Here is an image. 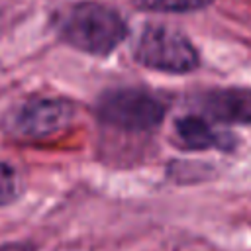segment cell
Wrapping results in <instances>:
<instances>
[{
	"label": "cell",
	"instance_id": "cell-1",
	"mask_svg": "<svg viewBox=\"0 0 251 251\" xmlns=\"http://www.w3.org/2000/svg\"><path fill=\"white\" fill-rule=\"evenodd\" d=\"M59 37L88 55H110L127 35L124 18L98 2H80L71 6L57 24Z\"/></svg>",
	"mask_w": 251,
	"mask_h": 251
},
{
	"label": "cell",
	"instance_id": "cell-2",
	"mask_svg": "<svg viewBox=\"0 0 251 251\" xmlns=\"http://www.w3.org/2000/svg\"><path fill=\"white\" fill-rule=\"evenodd\" d=\"M76 118V108L67 98L35 96L16 104L4 118V131L22 141H41L67 131Z\"/></svg>",
	"mask_w": 251,
	"mask_h": 251
},
{
	"label": "cell",
	"instance_id": "cell-3",
	"mask_svg": "<svg viewBox=\"0 0 251 251\" xmlns=\"http://www.w3.org/2000/svg\"><path fill=\"white\" fill-rule=\"evenodd\" d=\"M167 106L149 90L139 86L108 88L96 100V116L106 126L126 131H147L165 118Z\"/></svg>",
	"mask_w": 251,
	"mask_h": 251
},
{
	"label": "cell",
	"instance_id": "cell-4",
	"mask_svg": "<svg viewBox=\"0 0 251 251\" xmlns=\"http://www.w3.org/2000/svg\"><path fill=\"white\" fill-rule=\"evenodd\" d=\"M133 59L153 71L161 73H190L200 65V57L192 41L175 27L163 24L145 25L135 43Z\"/></svg>",
	"mask_w": 251,
	"mask_h": 251
},
{
	"label": "cell",
	"instance_id": "cell-5",
	"mask_svg": "<svg viewBox=\"0 0 251 251\" xmlns=\"http://www.w3.org/2000/svg\"><path fill=\"white\" fill-rule=\"evenodd\" d=\"M200 108L214 122L251 124V90L249 88H218L200 96Z\"/></svg>",
	"mask_w": 251,
	"mask_h": 251
},
{
	"label": "cell",
	"instance_id": "cell-6",
	"mask_svg": "<svg viewBox=\"0 0 251 251\" xmlns=\"http://www.w3.org/2000/svg\"><path fill=\"white\" fill-rule=\"evenodd\" d=\"M175 135L176 139L188 147V149H231L235 145V139L204 118V116H182L175 122Z\"/></svg>",
	"mask_w": 251,
	"mask_h": 251
},
{
	"label": "cell",
	"instance_id": "cell-7",
	"mask_svg": "<svg viewBox=\"0 0 251 251\" xmlns=\"http://www.w3.org/2000/svg\"><path fill=\"white\" fill-rule=\"evenodd\" d=\"M139 10L149 12H192L208 6L212 0H131Z\"/></svg>",
	"mask_w": 251,
	"mask_h": 251
},
{
	"label": "cell",
	"instance_id": "cell-8",
	"mask_svg": "<svg viewBox=\"0 0 251 251\" xmlns=\"http://www.w3.org/2000/svg\"><path fill=\"white\" fill-rule=\"evenodd\" d=\"M22 192V180L18 171L8 165L0 163V206H6L14 202Z\"/></svg>",
	"mask_w": 251,
	"mask_h": 251
},
{
	"label": "cell",
	"instance_id": "cell-9",
	"mask_svg": "<svg viewBox=\"0 0 251 251\" xmlns=\"http://www.w3.org/2000/svg\"><path fill=\"white\" fill-rule=\"evenodd\" d=\"M0 251H35V247L29 243H4L0 245Z\"/></svg>",
	"mask_w": 251,
	"mask_h": 251
}]
</instances>
